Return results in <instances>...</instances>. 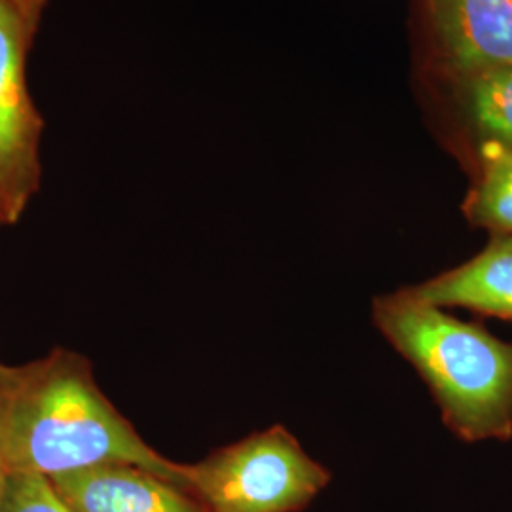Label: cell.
Segmentation results:
<instances>
[{"instance_id":"cell-1","label":"cell","mask_w":512,"mask_h":512,"mask_svg":"<svg viewBox=\"0 0 512 512\" xmlns=\"http://www.w3.org/2000/svg\"><path fill=\"white\" fill-rule=\"evenodd\" d=\"M0 458L8 475L44 478L128 463L188 490L186 465L147 444L99 389L92 363L69 349L0 365Z\"/></svg>"},{"instance_id":"cell-2","label":"cell","mask_w":512,"mask_h":512,"mask_svg":"<svg viewBox=\"0 0 512 512\" xmlns=\"http://www.w3.org/2000/svg\"><path fill=\"white\" fill-rule=\"evenodd\" d=\"M374 325L418 370L465 442L512 437V344L404 289L374 300Z\"/></svg>"},{"instance_id":"cell-8","label":"cell","mask_w":512,"mask_h":512,"mask_svg":"<svg viewBox=\"0 0 512 512\" xmlns=\"http://www.w3.org/2000/svg\"><path fill=\"white\" fill-rule=\"evenodd\" d=\"M437 308H465L512 321V236H499L467 262L404 289Z\"/></svg>"},{"instance_id":"cell-3","label":"cell","mask_w":512,"mask_h":512,"mask_svg":"<svg viewBox=\"0 0 512 512\" xmlns=\"http://www.w3.org/2000/svg\"><path fill=\"white\" fill-rule=\"evenodd\" d=\"M329 482V469L281 425L186 465L188 490L211 512H302Z\"/></svg>"},{"instance_id":"cell-4","label":"cell","mask_w":512,"mask_h":512,"mask_svg":"<svg viewBox=\"0 0 512 512\" xmlns=\"http://www.w3.org/2000/svg\"><path fill=\"white\" fill-rule=\"evenodd\" d=\"M35 23L0 0V226L16 224L40 184L38 114L25 82V55Z\"/></svg>"},{"instance_id":"cell-10","label":"cell","mask_w":512,"mask_h":512,"mask_svg":"<svg viewBox=\"0 0 512 512\" xmlns=\"http://www.w3.org/2000/svg\"><path fill=\"white\" fill-rule=\"evenodd\" d=\"M0 512H71L44 476L8 475Z\"/></svg>"},{"instance_id":"cell-5","label":"cell","mask_w":512,"mask_h":512,"mask_svg":"<svg viewBox=\"0 0 512 512\" xmlns=\"http://www.w3.org/2000/svg\"><path fill=\"white\" fill-rule=\"evenodd\" d=\"M433 78L512 67V0H420Z\"/></svg>"},{"instance_id":"cell-11","label":"cell","mask_w":512,"mask_h":512,"mask_svg":"<svg viewBox=\"0 0 512 512\" xmlns=\"http://www.w3.org/2000/svg\"><path fill=\"white\" fill-rule=\"evenodd\" d=\"M10 2L16 4L19 10L37 25L38 16H40V12H42L46 0H10Z\"/></svg>"},{"instance_id":"cell-12","label":"cell","mask_w":512,"mask_h":512,"mask_svg":"<svg viewBox=\"0 0 512 512\" xmlns=\"http://www.w3.org/2000/svg\"><path fill=\"white\" fill-rule=\"evenodd\" d=\"M6 480H8V471H6L4 463H2V458H0V509H2V501H4V492H6Z\"/></svg>"},{"instance_id":"cell-7","label":"cell","mask_w":512,"mask_h":512,"mask_svg":"<svg viewBox=\"0 0 512 512\" xmlns=\"http://www.w3.org/2000/svg\"><path fill=\"white\" fill-rule=\"evenodd\" d=\"M452 105V145L469 164L482 150L512 152V67L435 78Z\"/></svg>"},{"instance_id":"cell-6","label":"cell","mask_w":512,"mask_h":512,"mask_svg":"<svg viewBox=\"0 0 512 512\" xmlns=\"http://www.w3.org/2000/svg\"><path fill=\"white\" fill-rule=\"evenodd\" d=\"M71 512H211L181 486L128 463L48 478Z\"/></svg>"},{"instance_id":"cell-9","label":"cell","mask_w":512,"mask_h":512,"mask_svg":"<svg viewBox=\"0 0 512 512\" xmlns=\"http://www.w3.org/2000/svg\"><path fill=\"white\" fill-rule=\"evenodd\" d=\"M467 165L473 181L463 202L465 217L492 238L512 236V152L482 150Z\"/></svg>"}]
</instances>
